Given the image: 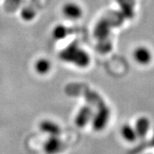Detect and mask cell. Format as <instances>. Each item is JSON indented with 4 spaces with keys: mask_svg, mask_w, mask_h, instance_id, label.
<instances>
[{
    "mask_svg": "<svg viewBox=\"0 0 154 154\" xmlns=\"http://www.w3.org/2000/svg\"><path fill=\"white\" fill-rule=\"evenodd\" d=\"M93 117V111L89 106H85L79 110L75 118V124L79 128H84Z\"/></svg>",
    "mask_w": 154,
    "mask_h": 154,
    "instance_id": "cell-6",
    "label": "cell"
},
{
    "mask_svg": "<svg viewBox=\"0 0 154 154\" xmlns=\"http://www.w3.org/2000/svg\"><path fill=\"white\" fill-rule=\"evenodd\" d=\"M39 129L42 132L49 134V136H60L61 128L56 122L51 120H43L39 124Z\"/></svg>",
    "mask_w": 154,
    "mask_h": 154,
    "instance_id": "cell-7",
    "label": "cell"
},
{
    "mask_svg": "<svg viewBox=\"0 0 154 154\" xmlns=\"http://www.w3.org/2000/svg\"><path fill=\"white\" fill-rule=\"evenodd\" d=\"M20 0H6L5 1V6L6 10L8 11H14L19 6Z\"/></svg>",
    "mask_w": 154,
    "mask_h": 154,
    "instance_id": "cell-13",
    "label": "cell"
},
{
    "mask_svg": "<svg viewBox=\"0 0 154 154\" xmlns=\"http://www.w3.org/2000/svg\"><path fill=\"white\" fill-rule=\"evenodd\" d=\"M133 57L135 62L141 65H149L152 59V54L149 49L140 46L136 47L133 52Z\"/></svg>",
    "mask_w": 154,
    "mask_h": 154,
    "instance_id": "cell-5",
    "label": "cell"
},
{
    "mask_svg": "<svg viewBox=\"0 0 154 154\" xmlns=\"http://www.w3.org/2000/svg\"><path fill=\"white\" fill-rule=\"evenodd\" d=\"M110 111L107 106H104L98 109L97 114L92 117V126L96 131H101L105 129L109 120Z\"/></svg>",
    "mask_w": 154,
    "mask_h": 154,
    "instance_id": "cell-2",
    "label": "cell"
},
{
    "mask_svg": "<svg viewBox=\"0 0 154 154\" xmlns=\"http://www.w3.org/2000/svg\"><path fill=\"white\" fill-rule=\"evenodd\" d=\"M150 128V121L146 116H141L136 120L134 129L136 131L138 138H144L148 133Z\"/></svg>",
    "mask_w": 154,
    "mask_h": 154,
    "instance_id": "cell-8",
    "label": "cell"
},
{
    "mask_svg": "<svg viewBox=\"0 0 154 154\" xmlns=\"http://www.w3.org/2000/svg\"><path fill=\"white\" fill-rule=\"evenodd\" d=\"M52 65L50 60L45 57H40L37 59L34 64V69L37 74L40 75H45L48 74L51 70Z\"/></svg>",
    "mask_w": 154,
    "mask_h": 154,
    "instance_id": "cell-9",
    "label": "cell"
},
{
    "mask_svg": "<svg viewBox=\"0 0 154 154\" xmlns=\"http://www.w3.org/2000/svg\"><path fill=\"white\" fill-rule=\"evenodd\" d=\"M64 149V142L60 136H49L43 143V149L46 154H58Z\"/></svg>",
    "mask_w": 154,
    "mask_h": 154,
    "instance_id": "cell-4",
    "label": "cell"
},
{
    "mask_svg": "<svg viewBox=\"0 0 154 154\" xmlns=\"http://www.w3.org/2000/svg\"><path fill=\"white\" fill-rule=\"evenodd\" d=\"M120 134H121L122 138L128 142H134L138 138L134 127L128 124H126L122 126Z\"/></svg>",
    "mask_w": 154,
    "mask_h": 154,
    "instance_id": "cell-10",
    "label": "cell"
},
{
    "mask_svg": "<svg viewBox=\"0 0 154 154\" xmlns=\"http://www.w3.org/2000/svg\"><path fill=\"white\" fill-rule=\"evenodd\" d=\"M69 30L67 27L64 24H58L54 27L52 30V36L55 40H62L68 36Z\"/></svg>",
    "mask_w": 154,
    "mask_h": 154,
    "instance_id": "cell-11",
    "label": "cell"
},
{
    "mask_svg": "<svg viewBox=\"0 0 154 154\" xmlns=\"http://www.w3.org/2000/svg\"><path fill=\"white\" fill-rule=\"evenodd\" d=\"M21 17L24 20H31L35 17V10L32 8H24L21 13Z\"/></svg>",
    "mask_w": 154,
    "mask_h": 154,
    "instance_id": "cell-12",
    "label": "cell"
},
{
    "mask_svg": "<svg viewBox=\"0 0 154 154\" xmlns=\"http://www.w3.org/2000/svg\"><path fill=\"white\" fill-rule=\"evenodd\" d=\"M63 61L72 63L79 68H87L90 65V55L75 43L69 44L60 53Z\"/></svg>",
    "mask_w": 154,
    "mask_h": 154,
    "instance_id": "cell-1",
    "label": "cell"
},
{
    "mask_svg": "<svg viewBox=\"0 0 154 154\" xmlns=\"http://www.w3.org/2000/svg\"><path fill=\"white\" fill-rule=\"evenodd\" d=\"M61 12L65 18L72 20H79L83 14V10L78 3L75 2H68L63 5Z\"/></svg>",
    "mask_w": 154,
    "mask_h": 154,
    "instance_id": "cell-3",
    "label": "cell"
}]
</instances>
